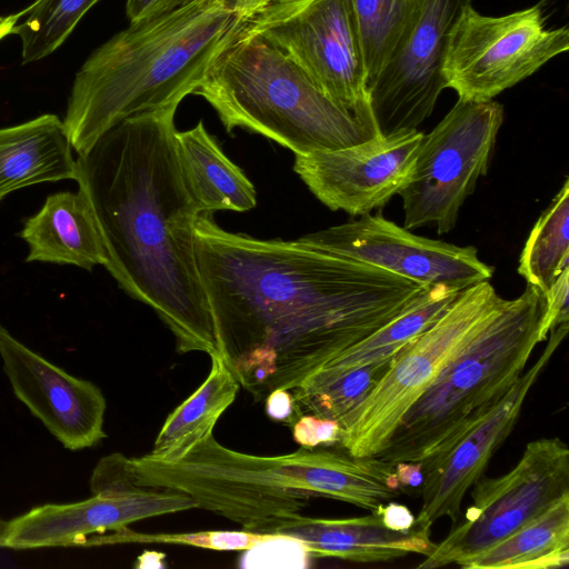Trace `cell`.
<instances>
[{"label": "cell", "instance_id": "d590c367", "mask_svg": "<svg viewBox=\"0 0 569 569\" xmlns=\"http://www.w3.org/2000/svg\"><path fill=\"white\" fill-rule=\"evenodd\" d=\"M395 469L398 481L406 492H409L408 489L421 488L423 483L421 462H398L395 465Z\"/></svg>", "mask_w": 569, "mask_h": 569}, {"label": "cell", "instance_id": "2e32d148", "mask_svg": "<svg viewBox=\"0 0 569 569\" xmlns=\"http://www.w3.org/2000/svg\"><path fill=\"white\" fill-rule=\"evenodd\" d=\"M0 357L14 396L64 448L81 450L106 438L107 401L97 385L48 361L1 323Z\"/></svg>", "mask_w": 569, "mask_h": 569}, {"label": "cell", "instance_id": "5b68a950", "mask_svg": "<svg viewBox=\"0 0 569 569\" xmlns=\"http://www.w3.org/2000/svg\"><path fill=\"white\" fill-rule=\"evenodd\" d=\"M547 301L532 284L503 300L402 417L375 455L396 465H437L506 398L525 371L541 335Z\"/></svg>", "mask_w": 569, "mask_h": 569}, {"label": "cell", "instance_id": "d4e9b609", "mask_svg": "<svg viewBox=\"0 0 569 569\" xmlns=\"http://www.w3.org/2000/svg\"><path fill=\"white\" fill-rule=\"evenodd\" d=\"M367 71L368 91L406 47L426 0H350Z\"/></svg>", "mask_w": 569, "mask_h": 569}, {"label": "cell", "instance_id": "f1b7e54d", "mask_svg": "<svg viewBox=\"0 0 569 569\" xmlns=\"http://www.w3.org/2000/svg\"><path fill=\"white\" fill-rule=\"evenodd\" d=\"M268 533H257L248 530H202L177 533H146L129 527L93 538L90 546L120 543H161L204 548L217 551H243L262 539Z\"/></svg>", "mask_w": 569, "mask_h": 569}, {"label": "cell", "instance_id": "ba28073f", "mask_svg": "<svg viewBox=\"0 0 569 569\" xmlns=\"http://www.w3.org/2000/svg\"><path fill=\"white\" fill-rule=\"evenodd\" d=\"M242 29L280 49L326 94L378 130L350 0H268Z\"/></svg>", "mask_w": 569, "mask_h": 569}, {"label": "cell", "instance_id": "44dd1931", "mask_svg": "<svg viewBox=\"0 0 569 569\" xmlns=\"http://www.w3.org/2000/svg\"><path fill=\"white\" fill-rule=\"evenodd\" d=\"M177 151L186 183L201 213L244 212L257 206L253 183L222 151L200 120L176 132Z\"/></svg>", "mask_w": 569, "mask_h": 569}, {"label": "cell", "instance_id": "277c9868", "mask_svg": "<svg viewBox=\"0 0 569 569\" xmlns=\"http://www.w3.org/2000/svg\"><path fill=\"white\" fill-rule=\"evenodd\" d=\"M244 20L218 0H193L98 47L76 73L62 119L77 156L124 119L180 103Z\"/></svg>", "mask_w": 569, "mask_h": 569}, {"label": "cell", "instance_id": "e575fe53", "mask_svg": "<svg viewBox=\"0 0 569 569\" xmlns=\"http://www.w3.org/2000/svg\"><path fill=\"white\" fill-rule=\"evenodd\" d=\"M264 402L266 411L271 419L290 425L295 412L290 390L276 389L266 397Z\"/></svg>", "mask_w": 569, "mask_h": 569}, {"label": "cell", "instance_id": "f546056e", "mask_svg": "<svg viewBox=\"0 0 569 569\" xmlns=\"http://www.w3.org/2000/svg\"><path fill=\"white\" fill-rule=\"evenodd\" d=\"M239 560L241 568H290L302 569L310 566L312 556L297 538L268 533V536L243 550Z\"/></svg>", "mask_w": 569, "mask_h": 569}, {"label": "cell", "instance_id": "6da1fadb", "mask_svg": "<svg viewBox=\"0 0 569 569\" xmlns=\"http://www.w3.org/2000/svg\"><path fill=\"white\" fill-rule=\"evenodd\" d=\"M194 237L220 357L256 401L295 389L428 287L299 239L227 231L209 213Z\"/></svg>", "mask_w": 569, "mask_h": 569}, {"label": "cell", "instance_id": "ffe728a7", "mask_svg": "<svg viewBox=\"0 0 569 569\" xmlns=\"http://www.w3.org/2000/svg\"><path fill=\"white\" fill-rule=\"evenodd\" d=\"M76 177L77 159L57 114L0 128V199L26 187Z\"/></svg>", "mask_w": 569, "mask_h": 569}, {"label": "cell", "instance_id": "5bb4252c", "mask_svg": "<svg viewBox=\"0 0 569 569\" xmlns=\"http://www.w3.org/2000/svg\"><path fill=\"white\" fill-rule=\"evenodd\" d=\"M92 496L46 503L8 521L4 548L90 546L93 538L130 523L197 508L186 493L119 482H91Z\"/></svg>", "mask_w": 569, "mask_h": 569}, {"label": "cell", "instance_id": "603a6c76", "mask_svg": "<svg viewBox=\"0 0 569 569\" xmlns=\"http://www.w3.org/2000/svg\"><path fill=\"white\" fill-rule=\"evenodd\" d=\"M569 562V496L562 497L463 569H555Z\"/></svg>", "mask_w": 569, "mask_h": 569}, {"label": "cell", "instance_id": "3957f363", "mask_svg": "<svg viewBox=\"0 0 569 569\" xmlns=\"http://www.w3.org/2000/svg\"><path fill=\"white\" fill-rule=\"evenodd\" d=\"M94 468L109 481L183 492L197 508L242 529L263 518L299 512L312 497L376 512L403 492L395 465L376 456L327 447L256 456L227 448L212 435L177 463L117 452L101 458Z\"/></svg>", "mask_w": 569, "mask_h": 569}, {"label": "cell", "instance_id": "4dcf8cb0", "mask_svg": "<svg viewBox=\"0 0 569 569\" xmlns=\"http://www.w3.org/2000/svg\"><path fill=\"white\" fill-rule=\"evenodd\" d=\"M291 428L295 441L302 448L332 447L340 440L339 423L315 415L300 416Z\"/></svg>", "mask_w": 569, "mask_h": 569}, {"label": "cell", "instance_id": "e0dca14e", "mask_svg": "<svg viewBox=\"0 0 569 569\" xmlns=\"http://www.w3.org/2000/svg\"><path fill=\"white\" fill-rule=\"evenodd\" d=\"M568 330L569 322L550 331L540 357L523 371L502 402L437 465L423 471L422 502L415 523L431 529L441 518L450 519L453 525L457 522L468 489L482 476L495 451L513 430L527 396Z\"/></svg>", "mask_w": 569, "mask_h": 569}, {"label": "cell", "instance_id": "8fae6325", "mask_svg": "<svg viewBox=\"0 0 569 569\" xmlns=\"http://www.w3.org/2000/svg\"><path fill=\"white\" fill-rule=\"evenodd\" d=\"M566 496H569L567 445L557 437L530 441L509 472L497 478L480 477L473 483L472 503L465 519L435 543L418 568L449 565L461 568Z\"/></svg>", "mask_w": 569, "mask_h": 569}, {"label": "cell", "instance_id": "f35d334b", "mask_svg": "<svg viewBox=\"0 0 569 569\" xmlns=\"http://www.w3.org/2000/svg\"><path fill=\"white\" fill-rule=\"evenodd\" d=\"M20 17V12L0 17V40L11 34L12 29Z\"/></svg>", "mask_w": 569, "mask_h": 569}, {"label": "cell", "instance_id": "484cf974", "mask_svg": "<svg viewBox=\"0 0 569 569\" xmlns=\"http://www.w3.org/2000/svg\"><path fill=\"white\" fill-rule=\"evenodd\" d=\"M393 356L337 375L315 372L306 378L290 390L295 405L290 426L306 413L339 423L380 382L391 367Z\"/></svg>", "mask_w": 569, "mask_h": 569}, {"label": "cell", "instance_id": "9c48e42d", "mask_svg": "<svg viewBox=\"0 0 569 569\" xmlns=\"http://www.w3.org/2000/svg\"><path fill=\"white\" fill-rule=\"evenodd\" d=\"M503 107L497 101L458 99L445 118L423 134L410 178L399 192L403 228L435 226L451 231L478 179L488 171Z\"/></svg>", "mask_w": 569, "mask_h": 569}, {"label": "cell", "instance_id": "74e56055", "mask_svg": "<svg viewBox=\"0 0 569 569\" xmlns=\"http://www.w3.org/2000/svg\"><path fill=\"white\" fill-rule=\"evenodd\" d=\"M163 553L144 552L137 559L136 567L138 568H161L164 566Z\"/></svg>", "mask_w": 569, "mask_h": 569}, {"label": "cell", "instance_id": "ac0fdd59", "mask_svg": "<svg viewBox=\"0 0 569 569\" xmlns=\"http://www.w3.org/2000/svg\"><path fill=\"white\" fill-rule=\"evenodd\" d=\"M244 530L299 539L313 557H335L361 563L386 562L408 555L428 556L435 547L430 529L417 523L408 531L388 529L376 512L327 519L283 513L258 520Z\"/></svg>", "mask_w": 569, "mask_h": 569}, {"label": "cell", "instance_id": "1f68e13d", "mask_svg": "<svg viewBox=\"0 0 569 569\" xmlns=\"http://www.w3.org/2000/svg\"><path fill=\"white\" fill-rule=\"evenodd\" d=\"M569 267L566 268L545 293L547 301L541 335L546 340L550 331L569 322Z\"/></svg>", "mask_w": 569, "mask_h": 569}, {"label": "cell", "instance_id": "7c38bea8", "mask_svg": "<svg viewBox=\"0 0 569 569\" xmlns=\"http://www.w3.org/2000/svg\"><path fill=\"white\" fill-rule=\"evenodd\" d=\"M299 240L426 286L441 283L465 290L493 274V268L480 260L473 246L417 236L380 214H363Z\"/></svg>", "mask_w": 569, "mask_h": 569}, {"label": "cell", "instance_id": "cb8c5ba5", "mask_svg": "<svg viewBox=\"0 0 569 569\" xmlns=\"http://www.w3.org/2000/svg\"><path fill=\"white\" fill-rule=\"evenodd\" d=\"M461 291L441 283L428 286L406 311L341 352L316 372L327 376L337 375L396 355L409 341L432 326Z\"/></svg>", "mask_w": 569, "mask_h": 569}, {"label": "cell", "instance_id": "d6a6232c", "mask_svg": "<svg viewBox=\"0 0 569 569\" xmlns=\"http://www.w3.org/2000/svg\"><path fill=\"white\" fill-rule=\"evenodd\" d=\"M193 0H127L126 14L130 23L143 22L169 13Z\"/></svg>", "mask_w": 569, "mask_h": 569}, {"label": "cell", "instance_id": "7a4b0ae2", "mask_svg": "<svg viewBox=\"0 0 569 569\" xmlns=\"http://www.w3.org/2000/svg\"><path fill=\"white\" fill-rule=\"evenodd\" d=\"M170 103L131 116L77 156L78 189L94 213L103 266L169 328L179 353L220 356L196 254L201 210L179 162Z\"/></svg>", "mask_w": 569, "mask_h": 569}, {"label": "cell", "instance_id": "83f0119b", "mask_svg": "<svg viewBox=\"0 0 569 569\" xmlns=\"http://www.w3.org/2000/svg\"><path fill=\"white\" fill-rule=\"evenodd\" d=\"M99 0H36L20 11L11 34L21 41L22 63L53 53Z\"/></svg>", "mask_w": 569, "mask_h": 569}, {"label": "cell", "instance_id": "8992f818", "mask_svg": "<svg viewBox=\"0 0 569 569\" xmlns=\"http://www.w3.org/2000/svg\"><path fill=\"white\" fill-rule=\"evenodd\" d=\"M193 94L213 108L227 132L242 128L296 156L380 136L326 94L280 49L242 27L214 58Z\"/></svg>", "mask_w": 569, "mask_h": 569}, {"label": "cell", "instance_id": "9a60e30c", "mask_svg": "<svg viewBox=\"0 0 569 569\" xmlns=\"http://www.w3.org/2000/svg\"><path fill=\"white\" fill-rule=\"evenodd\" d=\"M472 0H426L400 54L369 88L381 136L416 130L445 89L441 74L448 37Z\"/></svg>", "mask_w": 569, "mask_h": 569}, {"label": "cell", "instance_id": "836d02e7", "mask_svg": "<svg viewBox=\"0 0 569 569\" xmlns=\"http://www.w3.org/2000/svg\"><path fill=\"white\" fill-rule=\"evenodd\" d=\"M376 513L380 516L382 523L393 531H408L413 527L416 520L407 506L395 501L380 505Z\"/></svg>", "mask_w": 569, "mask_h": 569}, {"label": "cell", "instance_id": "30bf717a", "mask_svg": "<svg viewBox=\"0 0 569 569\" xmlns=\"http://www.w3.org/2000/svg\"><path fill=\"white\" fill-rule=\"evenodd\" d=\"M568 49V28H546L542 1L499 17L469 6L447 40L445 88L461 100L489 101Z\"/></svg>", "mask_w": 569, "mask_h": 569}, {"label": "cell", "instance_id": "8d00e7d4", "mask_svg": "<svg viewBox=\"0 0 569 569\" xmlns=\"http://www.w3.org/2000/svg\"><path fill=\"white\" fill-rule=\"evenodd\" d=\"M224 8L247 20L259 11L268 0H218Z\"/></svg>", "mask_w": 569, "mask_h": 569}, {"label": "cell", "instance_id": "d6986e66", "mask_svg": "<svg viewBox=\"0 0 569 569\" xmlns=\"http://www.w3.org/2000/svg\"><path fill=\"white\" fill-rule=\"evenodd\" d=\"M19 237L28 244L27 262L72 264L87 271L107 262L94 213L79 189L49 194L24 220Z\"/></svg>", "mask_w": 569, "mask_h": 569}, {"label": "cell", "instance_id": "4316f807", "mask_svg": "<svg viewBox=\"0 0 569 569\" xmlns=\"http://www.w3.org/2000/svg\"><path fill=\"white\" fill-rule=\"evenodd\" d=\"M568 267L569 180L566 178L531 229L519 258L518 273L546 293Z\"/></svg>", "mask_w": 569, "mask_h": 569}, {"label": "cell", "instance_id": "7402d4cb", "mask_svg": "<svg viewBox=\"0 0 569 569\" xmlns=\"http://www.w3.org/2000/svg\"><path fill=\"white\" fill-rule=\"evenodd\" d=\"M210 358L207 378L167 417L144 458L167 465L179 462L212 435L217 421L234 401L239 382L220 356Z\"/></svg>", "mask_w": 569, "mask_h": 569}, {"label": "cell", "instance_id": "52a82bcc", "mask_svg": "<svg viewBox=\"0 0 569 569\" xmlns=\"http://www.w3.org/2000/svg\"><path fill=\"white\" fill-rule=\"evenodd\" d=\"M503 300L489 280L462 290L432 326L393 356L380 382L343 417L338 445L355 456L377 455L410 407Z\"/></svg>", "mask_w": 569, "mask_h": 569}, {"label": "cell", "instance_id": "4fadbf2b", "mask_svg": "<svg viewBox=\"0 0 569 569\" xmlns=\"http://www.w3.org/2000/svg\"><path fill=\"white\" fill-rule=\"evenodd\" d=\"M423 134L418 129L380 134L347 148L296 156L293 171L330 210L368 214L405 188Z\"/></svg>", "mask_w": 569, "mask_h": 569}, {"label": "cell", "instance_id": "ab89813d", "mask_svg": "<svg viewBox=\"0 0 569 569\" xmlns=\"http://www.w3.org/2000/svg\"><path fill=\"white\" fill-rule=\"evenodd\" d=\"M8 531V521L0 518V548H4L6 536Z\"/></svg>", "mask_w": 569, "mask_h": 569}]
</instances>
